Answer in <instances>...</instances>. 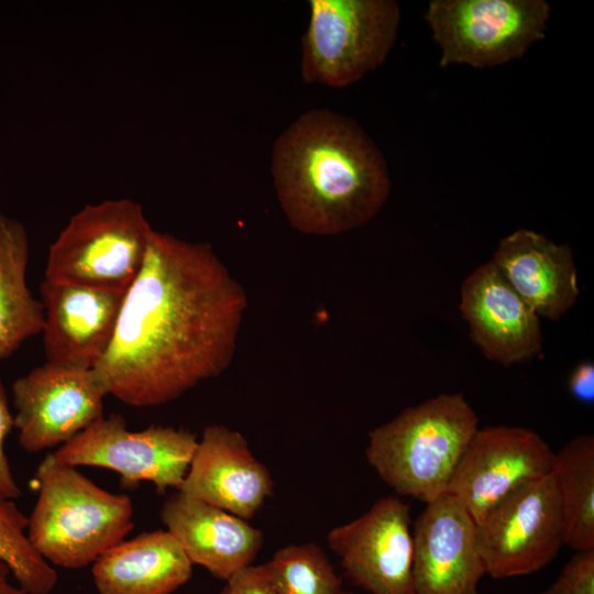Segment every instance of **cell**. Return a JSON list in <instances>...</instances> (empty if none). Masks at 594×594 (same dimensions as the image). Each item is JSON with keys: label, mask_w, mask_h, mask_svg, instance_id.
I'll list each match as a JSON object with an SVG mask.
<instances>
[{"label": "cell", "mask_w": 594, "mask_h": 594, "mask_svg": "<svg viewBox=\"0 0 594 594\" xmlns=\"http://www.w3.org/2000/svg\"><path fill=\"white\" fill-rule=\"evenodd\" d=\"M40 292L47 362L92 370L111 344L127 292L47 279L41 283Z\"/></svg>", "instance_id": "obj_14"}, {"label": "cell", "mask_w": 594, "mask_h": 594, "mask_svg": "<svg viewBox=\"0 0 594 594\" xmlns=\"http://www.w3.org/2000/svg\"><path fill=\"white\" fill-rule=\"evenodd\" d=\"M556 453L534 430L521 427L479 428L448 485L479 524L486 513L522 485L553 471Z\"/></svg>", "instance_id": "obj_10"}, {"label": "cell", "mask_w": 594, "mask_h": 594, "mask_svg": "<svg viewBox=\"0 0 594 594\" xmlns=\"http://www.w3.org/2000/svg\"><path fill=\"white\" fill-rule=\"evenodd\" d=\"M248 296L211 245L153 230L111 344L92 369L107 395L166 404L231 364Z\"/></svg>", "instance_id": "obj_1"}, {"label": "cell", "mask_w": 594, "mask_h": 594, "mask_svg": "<svg viewBox=\"0 0 594 594\" xmlns=\"http://www.w3.org/2000/svg\"><path fill=\"white\" fill-rule=\"evenodd\" d=\"M541 594H594V549L576 551Z\"/></svg>", "instance_id": "obj_24"}, {"label": "cell", "mask_w": 594, "mask_h": 594, "mask_svg": "<svg viewBox=\"0 0 594 594\" xmlns=\"http://www.w3.org/2000/svg\"><path fill=\"white\" fill-rule=\"evenodd\" d=\"M272 175L297 231L337 235L363 226L386 202V162L353 120L329 109L301 114L275 141Z\"/></svg>", "instance_id": "obj_2"}, {"label": "cell", "mask_w": 594, "mask_h": 594, "mask_svg": "<svg viewBox=\"0 0 594 594\" xmlns=\"http://www.w3.org/2000/svg\"><path fill=\"white\" fill-rule=\"evenodd\" d=\"M413 541V594H480L486 571L476 525L452 495L426 504L415 520Z\"/></svg>", "instance_id": "obj_13"}, {"label": "cell", "mask_w": 594, "mask_h": 594, "mask_svg": "<svg viewBox=\"0 0 594 594\" xmlns=\"http://www.w3.org/2000/svg\"><path fill=\"white\" fill-rule=\"evenodd\" d=\"M475 525L490 576H520L547 566L565 546L553 471L510 493Z\"/></svg>", "instance_id": "obj_9"}, {"label": "cell", "mask_w": 594, "mask_h": 594, "mask_svg": "<svg viewBox=\"0 0 594 594\" xmlns=\"http://www.w3.org/2000/svg\"><path fill=\"white\" fill-rule=\"evenodd\" d=\"M12 428L13 415L10 410L7 393L0 378V504L8 501H15L22 493L4 452V441Z\"/></svg>", "instance_id": "obj_25"}, {"label": "cell", "mask_w": 594, "mask_h": 594, "mask_svg": "<svg viewBox=\"0 0 594 594\" xmlns=\"http://www.w3.org/2000/svg\"><path fill=\"white\" fill-rule=\"evenodd\" d=\"M342 594H353V593H351V592H342Z\"/></svg>", "instance_id": "obj_29"}, {"label": "cell", "mask_w": 594, "mask_h": 594, "mask_svg": "<svg viewBox=\"0 0 594 594\" xmlns=\"http://www.w3.org/2000/svg\"><path fill=\"white\" fill-rule=\"evenodd\" d=\"M161 518L190 562L222 580L250 565L263 546V532L245 519L180 491L166 499Z\"/></svg>", "instance_id": "obj_17"}, {"label": "cell", "mask_w": 594, "mask_h": 594, "mask_svg": "<svg viewBox=\"0 0 594 594\" xmlns=\"http://www.w3.org/2000/svg\"><path fill=\"white\" fill-rule=\"evenodd\" d=\"M29 256L24 226L0 213V360L43 331L44 306L26 284Z\"/></svg>", "instance_id": "obj_20"}, {"label": "cell", "mask_w": 594, "mask_h": 594, "mask_svg": "<svg viewBox=\"0 0 594 594\" xmlns=\"http://www.w3.org/2000/svg\"><path fill=\"white\" fill-rule=\"evenodd\" d=\"M13 428L28 452L63 446L103 417L107 396L94 370L46 362L12 385Z\"/></svg>", "instance_id": "obj_11"}, {"label": "cell", "mask_w": 594, "mask_h": 594, "mask_svg": "<svg viewBox=\"0 0 594 594\" xmlns=\"http://www.w3.org/2000/svg\"><path fill=\"white\" fill-rule=\"evenodd\" d=\"M551 7L543 0H432L425 19L441 67H495L522 56L546 36Z\"/></svg>", "instance_id": "obj_7"}, {"label": "cell", "mask_w": 594, "mask_h": 594, "mask_svg": "<svg viewBox=\"0 0 594 594\" xmlns=\"http://www.w3.org/2000/svg\"><path fill=\"white\" fill-rule=\"evenodd\" d=\"M277 594H342V580L317 543L286 546L265 563Z\"/></svg>", "instance_id": "obj_23"}, {"label": "cell", "mask_w": 594, "mask_h": 594, "mask_svg": "<svg viewBox=\"0 0 594 594\" xmlns=\"http://www.w3.org/2000/svg\"><path fill=\"white\" fill-rule=\"evenodd\" d=\"M0 594H26L14 581L9 566L0 559Z\"/></svg>", "instance_id": "obj_28"}, {"label": "cell", "mask_w": 594, "mask_h": 594, "mask_svg": "<svg viewBox=\"0 0 594 594\" xmlns=\"http://www.w3.org/2000/svg\"><path fill=\"white\" fill-rule=\"evenodd\" d=\"M571 395L580 403L593 404L594 400V364L592 361H584L578 364L568 382Z\"/></svg>", "instance_id": "obj_27"}, {"label": "cell", "mask_w": 594, "mask_h": 594, "mask_svg": "<svg viewBox=\"0 0 594 594\" xmlns=\"http://www.w3.org/2000/svg\"><path fill=\"white\" fill-rule=\"evenodd\" d=\"M153 230L132 199L87 205L51 244L44 279L127 292L142 270Z\"/></svg>", "instance_id": "obj_5"}, {"label": "cell", "mask_w": 594, "mask_h": 594, "mask_svg": "<svg viewBox=\"0 0 594 594\" xmlns=\"http://www.w3.org/2000/svg\"><path fill=\"white\" fill-rule=\"evenodd\" d=\"M302 37L307 84L346 87L378 67L396 41L400 11L393 0H310Z\"/></svg>", "instance_id": "obj_6"}, {"label": "cell", "mask_w": 594, "mask_h": 594, "mask_svg": "<svg viewBox=\"0 0 594 594\" xmlns=\"http://www.w3.org/2000/svg\"><path fill=\"white\" fill-rule=\"evenodd\" d=\"M198 440L182 428L151 426L132 431L121 415L102 417L53 455L70 466H97L117 472L125 487L152 483L157 493L179 490Z\"/></svg>", "instance_id": "obj_8"}, {"label": "cell", "mask_w": 594, "mask_h": 594, "mask_svg": "<svg viewBox=\"0 0 594 594\" xmlns=\"http://www.w3.org/2000/svg\"><path fill=\"white\" fill-rule=\"evenodd\" d=\"M38 497L28 537L51 564L80 569L123 541L133 529L129 496L98 486L75 466L46 455L35 472Z\"/></svg>", "instance_id": "obj_4"}, {"label": "cell", "mask_w": 594, "mask_h": 594, "mask_svg": "<svg viewBox=\"0 0 594 594\" xmlns=\"http://www.w3.org/2000/svg\"><path fill=\"white\" fill-rule=\"evenodd\" d=\"M327 540L355 585L371 594H413L408 504L383 497L362 516L331 529Z\"/></svg>", "instance_id": "obj_12"}, {"label": "cell", "mask_w": 594, "mask_h": 594, "mask_svg": "<svg viewBox=\"0 0 594 594\" xmlns=\"http://www.w3.org/2000/svg\"><path fill=\"white\" fill-rule=\"evenodd\" d=\"M193 565L167 530H155L107 550L92 576L99 594H172L190 579Z\"/></svg>", "instance_id": "obj_19"}, {"label": "cell", "mask_w": 594, "mask_h": 594, "mask_svg": "<svg viewBox=\"0 0 594 594\" xmlns=\"http://www.w3.org/2000/svg\"><path fill=\"white\" fill-rule=\"evenodd\" d=\"M491 262L539 317L559 320L580 295L569 245L535 231L519 229L502 239Z\"/></svg>", "instance_id": "obj_18"}, {"label": "cell", "mask_w": 594, "mask_h": 594, "mask_svg": "<svg viewBox=\"0 0 594 594\" xmlns=\"http://www.w3.org/2000/svg\"><path fill=\"white\" fill-rule=\"evenodd\" d=\"M477 429L476 413L462 394H440L373 429L365 454L396 493L428 504L447 492Z\"/></svg>", "instance_id": "obj_3"}, {"label": "cell", "mask_w": 594, "mask_h": 594, "mask_svg": "<svg viewBox=\"0 0 594 594\" xmlns=\"http://www.w3.org/2000/svg\"><path fill=\"white\" fill-rule=\"evenodd\" d=\"M267 468L246 439L223 425L205 428L178 491L242 519L252 518L273 493Z\"/></svg>", "instance_id": "obj_15"}, {"label": "cell", "mask_w": 594, "mask_h": 594, "mask_svg": "<svg viewBox=\"0 0 594 594\" xmlns=\"http://www.w3.org/2000/svg\"><path fill=\"white\" fill-rule=\"evenodd\" d=\"M564 525V544L575 551L594 549V438L571 439L553 466Z\"/></svg>", "instance_id": "obj_21"}, {"label": "cell", "mask_w": 594, "mask_h": 594, "mask_svg": "<svg viewBox=\"0 0 594 594\" xmlns=\"http://www.w3.org/2000/svg\"><path fill=\"white\" fill-rule=\"evenodd\" d=\"M226 581L220 594H277L265 564H250Z\"/></svg>", "instance_id": "obj_26"}, {"label": "cell", "mask_w": 594, "mask_h": 594, "mask_svg": "<svg viewBox=\"0 0 594 594\" xmlns=\"http://www.w3.org/2000/svg\"><path fill=\"white\" fill-rule=\"evenodd\" d=\"M28 520L14 501L0 504V559L26 594H50L57 573L31 543Z\"/></svg>", "instance_id": "obj_22"}, {"label": "cell", "mask_w": 594, "mask_h": 594, "mask_svg": "<svg viewBox=\"0 0 594 594\" xmlns=\"http://www.w3.org/2000/svg\"><path fill=\"white\" fill-rule=\"evenodd\" d=\"M460 311L483 354L508 366L535 358L542 346L539 316L490 261L463 282Z\"/></svg>", "instance_id": "obj_16"}]
</instances>
